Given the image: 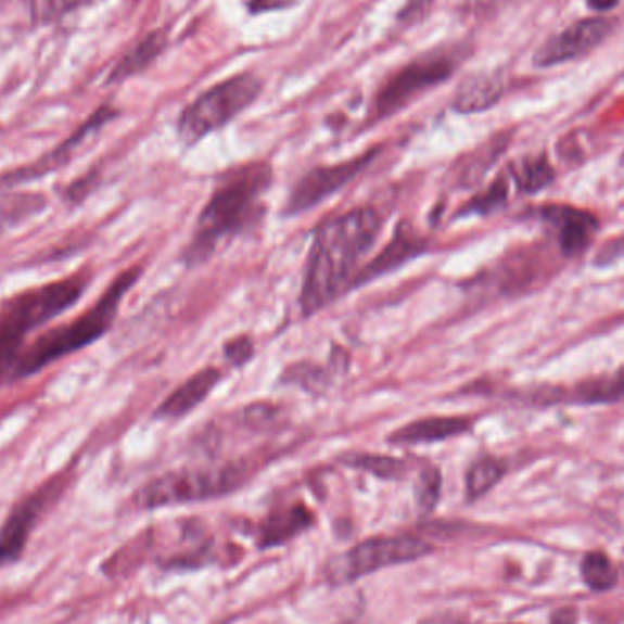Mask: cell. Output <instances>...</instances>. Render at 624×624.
<instances>
[{
  "label": "cell",
  "instance_id": "obj_1",
  "mask_svg": "<svg viewBox=\"0 0 624 624\" xmlns=\"http://www.w3.org/2000/svg\"><path fill=\"white\" fill-rule=\"evenodd\" d=\"M382 229V218L372 208H355L321 225L310 246L302 286V310L316 315L353 286L356 267Z\"/></svg>",
  "mask_w": 624,
  "mask_h": 624
},
{
  "label": "cell",
  "instance_id": "obj_2",
  "mask_svg": "<svg viewBox=\"0 0 624 624\" xmlns=\"http://www.w3.org/2000/svg\"><path fill=\"white\" fill-rule=\"evenodd\" d=\"M141 276V269L133 267L117 276L106 293L92 305L85 315L77 316L64 326L44 332L35 340L34 344L24 347L13 366L12 380L28 379L35 372L42 371L53 361L61 360L64 356L74 355L77 351L92 345L101 339L114 323L120 302L125 294L136 285Z\"/></svg>",
  "mask_w": 624,
  "mask_h": 624
},
{
  "label": "cell",
  "instance_id": "obj_3",
  "mask_svg": "<svg viewBox=\"0 0 624 624\" xmlns=\"http://www.w3.org/2000/svg\"><path fill=\"white\" fill-rule=\"evenodd\" d=\"M87 286V276L75 275L29 289L8 302L0 315V382L12 380L26 336L74 307Z\"/></svg>",
  "mask_w": 624,
  "mask_h": 624
},
{
  "label": "cell",
  "instance_id": "obj_4",
  "mask_svg": "<svg viewBox=\"0 0 624 624\" xmlns=\"http://www.w3.org/2000/svg\"><path fill=\"white\" fill-rule=\"evenodd\" d=\"M269 184L270 168L267 165L243 166L225 179L201 211L194 240L184 254L187 262L200 264L213 254L225 235L240 229Z\"/></svg>",
  "mask_w": 624,
  "mask_h": 624
},
{
  "label": "cell",
  "instance_id": "obj_5",
  "mask_svg": "<svg viewBox=\"0 0 624 624\" xmlns=\"http://www.w3.org/2000/svg\"><path fill=\"white\" fill-rule=\"evenodd\" d=\"M262 90L264 80L251 72L221 80L181 112L178 119L179 141L190 147L229 125L259 98Z\"/></svg>",
  "mask_w": 624,
  "mask_h": 624
},
{
  "label": "cell",
  "instance_id": "obj_6",
  "mask_svg": "<svg viewBox=\"0 0 624 624\" xmlns=\"http://www.w3.org/2000/svg\"><path fill=\"white\" fill-rule=\"evenodd\" d=\"M246 468L240 462L173 471L139 489L136 502L144 510L189 505L224 497L245 482Z\"/></svg>",
  "mask_w": 624,
  "mask_h": 624
},
{
  "label": "cell",
  "instance_id": "obj_7",
  "mask_svg": "<svg viewBox=\"0 0 624 624\" xmlns=\"http://www.w3.org/2000/svg\"><path fill=\"white\" fill-rule=\"evenodd\" d=\"M431 546L417 537H377L332 557L327 564V577L332 585H347L353 581L430 556Z\"/></svg>",
  "mask_w": 624,
  "mask_h": 624
},
{
  "label": "cell",
  "instance_id": "obj_8",
  "mask_svg": "<svg viewBox=\"0 0 624 624\" xmlns=\"http://www.w3.org/2000/svg\"><path fill=\"white\" fill-rule=\"evenodd\" d=\"M457 68V59L451 53L431 52L398 69L385 80L374 98L372 114L377 119L395 115L398 110L406 109L422 93L438 87L451 77Z\"/></svg>",
  "mask_w": 624,
  "mask_h": 624
},
{
  "label": "cell",
  "instance_id": "obj_9",
  "mask_svg": "<svg viewBox=\"0 0 624 624\" xmlns=\"http://www.w3.org/2000/svg\"><path fill=\"white\" fill-rule=\"evenodd\" d=\"M379 150H367L366 154L344 161L339 165L318 166V168L309 170L291 190L289 200H286L285 214L294 216V214L307 213L313 206L320 205L321 201L336 194L339 190L344 189L345 184H349L361 170H366L369 163H372L374 157L379 155Z\"/></svg>",
  "mask_w": 624,
  "mask_h": 624
},
{
  "label": "cell",
  "instance_id": "obj_10",
  "mask_svg": "<svg viewBox=\"0 0 624 624\" xmlns=\"http://www.w3.org/2000/svg\"><path fill=\"white\" fill-rule=\"evenodd\" d=\"M63 492V479H53L13 508L0 527V568L17 561L18 557L23 556L29 533L34 532L42 511L47 510L53 500H58Z\"/></svg>",
  "mask_w": 624,
  "mask_h": 624
},
{
  "label": "cell",
  "instance_id": "obj_11",
  "mask_svg": "<svg viewBox=\"0 0 624 624\" xmlns=\"http://www.w3.org/2000/svg\"><path fill=\"white\" fill-rule=\"evenodd\" d=\"M115 117H117V110L112 109V106H101V109L95 110L85 125H80L66 141L59 144L58 149H53L50 154L40 157L39 161H35L29 166H24V168L2 176L0 189H10L15 184L35 181V179L48 176V174L55 173L59 168L68 165L72 157L77 154V150L82 144H87L93 136H98L101 128L106 127L110 120L115 119Z\"/></svg>",
  "mask_w": 624,
  "mask_h": 624
},
{
  "label": "cell",
  "instance_id": "obj_12",
  "mask_svg": "<svg viewBox=\"0 0 624 624\" xmlns=\"http://www.w3.org/2000/svg\"><path fill=\"white\" fill-rule=\"evenodd\" d=\"M610 31L612 23L608 18L590 17L570 24L538 48L535 64L540 68H550L588 55L607 39Z\"/></svg>",
  "mask_w": 624,
  "mask_h": 624
},
{
  "label": "cell",
  "instance_id": "obj_13",
  "mask_svg": "<svg viewBox=\"0 0 624 624\" xmlns=\"http://www.w3.org/2000/svg\"><path fill=\"white\" fill-rule=\"evenodd\" d=\"M537 216L557 230L561 253L568 258L585 253L590 246L591 235L599 229L596 216L575 206H538Z\"/></svg>",
  "mask_w": 624,
  "mask_h": 624
},
{
  "label": "cell",
  "instance_id": "obj_14",
  "mask_svg": "<svg viewBox=\"0 0 624 624\" xmlns=\"http://www.w3.org/2000/svg\"><path fill=\"white\" fill-rule=\"evenodd\" d=\"M221 380V371L216 367H206L203 371L195 372L194 377L184 380L178 390H174L166 396L165 402L157 407V419L176 420L183 419L195 407L201 406L206 396L213 393L214 387Z\"/></svg>",
  "mask_w": 624,
  "mask_h": 624
},
{
  "label": "cell",
  "instance_id": "obj_15",
  "mask_svg": "<svg viewBox=\"0 0 624 624\" xmlns=\"http://www.w3.org/2000/svg\"><path fill=\"white\" fill-rule=\"evenodd\" d=\"M505 95V77L500 72H476L460 82L453 109L459 114L486 112Z\"/></svg>",
  "mask_w": 624,
  "mask_h": 624
},
{
  "label": "cell",
  "instance_id": "obj_16",
  "mask_svg": "<svg viewBox=\"0 0 624 624\" xmlns=\"http://www.w3.org/2000/svg\"><path fill=\"white\" fill-rule=\"evenodd\" d=\"M471 425L473 422L466 417H425L402 425L390 436V441L393 444H411V446L433 444L464 435L471 430Z\"/></svg>",
  "mask_w": 624,
  "mask_h": 624
},
{
  "label": "cell",
  "instance_id": "obj_17",
  "mask_svg": "<svg viewBox=\"0 0 624 624\" xmlns=\"http://www.w3.org/2000/svg\"><path fill=\"white\" fill-rule=\"evenodd\" d=\"M422 251H425L424 240H420L415 234H409L406 229L398 230L384 251L372 259L371 264L367 265L360 275L356 276L353 286L367 283V281L374 280V278L390 272V270L395 269L398 265L406 264L407 259H411L412 256H417Z\"/></svg>",
  "mask_w": 624,
  "mask_h": 624
},
{
  "label": "cell",
  "instance_id": "obj_18",
  "mask_svg": "<svg viewBox=\"0 0 624 624\" xmlns=\"http://www.w3.org/2000/svg\"><path fill=\"white\" fill-rule=\"evenodd\" d=\"M166 44H168V35H166L165 29H155L152 34L143 37L136 47L130 48L123 55L119 63L115 64V68L112 69L109 77L110 85L123 82L133 75L143 74L144 69L149 68L150 64L154 63L155 59L165 52Z\"/></svg>",
  "mask_w": 624,
  "mask_h": 624
},
{
  "label": "cell",
  "instance_id": "obj_19",
  "mask_svg": "<svg viewBox=\"0 0 624 624\" xmlns=\"http://www.w3.org/2000/svg\"><path fill=\"white\" fill-rule=\"evenodd\" d=\"M313 524V513L305 506L278 511L259 526V546L272 548L305 532Z\"/></svg>",
  "mask_w": 624,
  "mask_h": 624
},
{
  "label": "cell",
  "instance_id": "obj_20",
  "mask_svg": "<svg viewBox=\"0 0 624 624\" xmlns=\"http://www.w3.org/2000/svg\"><path fill=\"white\" fill-rule=\"evenodd\" d=\"M624 398V367L610 374L585 380L572 391V400L578 404H610Z\"/></svg>",
  "mask_w": 624,
  "mask_h": 624
},
{
  "label": "cell",
  "instance_id": "obj_21",
  "mask_svg": "<svg viewBox=\"0 0 624 624\" xmlns=\"http://www.w3.org/2000/svg\"><path fill=\"white\" fill-rule=\"evenodd\" d=\"M510 178L515 181L517 187L522 192L535 194L553 181L556 173H553V166L548 163L545 155H538V157H526V160L511 165Z\"/></svg>",
  "mask_w": 624,
  "mask_h": 624
},
{
  "label": "cell",
  "instance_id": "obj_22",
  "mask_svg": "<svg viewBox=\"0 0 624 624\" xmlns=\"http://www.w3.org/2000/svg\"><path fill=\"white\" fill-rule=\"evenodd\" d=\"M47 206L44 194L0 195V234L39 214Z\"/></svg>",
  "mask_w": 624,
  "mask_h": 624
},
{
  "label": "cell",
  "instance_id": "obj_23",
  "mask_svg": "<svg viewBox=\"0 0 624 624\" xmlns=\"http://www.w3.org/2000/svg\"><path fill=\"white\" fill-rule=\"evenodd\" d=\"M505 464L500 460L492 459V457L476 460L466 475L468 498L476 500V498L484 497L487 492H492L493 487L497 486L500 479L505 476Z\"/></svg>",
  "mask_w": 624,
  "mask_h": 624
},
{
  "label": "cell",
  "instance_id": "obj_24",
  "mask_svg": "<svg viewBox=\"0 0 624 624\" xmlns=\"http://www.w3.org/2000/svg\"><path fill=\"white\" fill-rule=\"evenodd\" d=\"M342 462L351 466V468H358V470L372 473V475L380 476V479H400L407 470V464L404 460L384 457V455H364V453H356V455L344 457Z\"/></svg>",
  "mask_w": 624,
  "mask_h": 624
},
{
  "label": "cell",
  "instance_id": "obj_25",
  "mask_svg": "<svg viewBox=\"0 0 624 624\" xmlns=\"http://www.w3.org/2000/svg\"><path fill=\"white\" fill-rule=\"evenodd\" d=\"M583 577L591 590L607 591L617 583V568L601 551H591L583 561Z\"/></svg>",
  "mask_w": 624,
  "mask_h": 624
},
{
  "label": "cell",
  "instance_id": "obj_26",
  "mask_svg": "<svg viewBox=\"0 0 624 624\" xmlns=\"http://www.w3.org/2000/svg\"><path fill=\"white\" fill-rule=\"evenodd\" d=\"M93 2L98 0H31V18L34 23H53L80 8L90 7Z\"/></svg>",
  "mask_w": 624,
  "mask_h": 624
},
{
  "label": "cell",
  "instance_id": "obj_27",
  "mask_svg": "<svg viewBox=\"0 0 624 624\" xmlns=\"http://www.w3.org/2000/svg\"><path fill=\"white\" fill-rule=\"evenodd\" d=\"M442 493V475L441 471L430 466L420 473L417 486H415V495H417V505L420 511L430 513L435 510V506L441 500Z\"/></svg>",
  "mask_w": 624,
  "mask_h": 624
},
{
  "label": "cell",
  "instance_id": "obj_28",
  "mask_svg": "<svg viewBox=\"0 0 624 624\" xmlns=\"http://www.w3.org/2000/svg\"><path fill=\"white\" fill-rule=\"evenodd\" d=\"M508 189H510V181L506 179V176H500L486 192L476 195L470 205H466L464 213L487 214L497 211L498 206L505 205L508 200Z\"/></svg>",
  "mask_w": 624,
  "mask_h": 624
},
{
  "label": "cell",
  "instance_id": "obj_29",
  "mask_svg": "<svg viewBox=\"0 0 624 624\" xmlns=\"http://www.w3.org/2000/svg\"><path fill=\"white\" fill-rule=\"evenodd\" d=\"M285 382L298 384L310 393L323 390L327 384L326 369L315 366V364H296V366L286 369Z\"/></svg>",
  "mask_w": 624,
  "mask_h": 624
},
{
  "label": "cell",
  "instance_id": "obj_30",
  "mask_svg": "<svg viewBox=\"0 0 624 624\" xmlns=\"http://www.w3.org/2000/svg\"><path fill=\"white\" fill-rule=\"evenodd\" d=\"M224 353L225 358L232 366H245L246 361L251 360L254 355L253 340L249 339V336L230 340L229 344L225 345Z\"/></svg>",
  "mask_w": 624,
  "mask_h": 624
},
{
  "label": "cell",
  "instance_id": "obj_31",
  "mask_svg": "<svg viewBox=\"0 0 624 624\" xmlns=\"http://www.w3.org/2000/svg\"><path fill=\"white\" fill-rule=\"evenodd\" d=\"M98 183V178L95 174H88L85 178L77 179L74 184H69L68 190L64 198L69 201V203H80V201L88 198V194L92 192L93 187Z\"/></svg>",
  "mask_w": 624,
  "mask_h": 624
},
{
  "label": "cell",
  "instance_id": "obj_32",
  "mask_svg": "<svg viewBox=\"0 0 624 624\" xmlns=\"http://www.w3.org/2000/svg\"><path fill=\"white\" fill-rule=\"evenodd\" d=\"M300 0H251L249 2V12L264 13L272 12V10H285V8L298 4Z\"/></svg>",
  "mask_w": 624,
  "mask_h": 624
},
{
  "label": "cell",
  "instance_id": "obj_33",
  "mask_svg": "<svg viewBox=\"0 0 624 624\" xmlns=\"http://www.w3.org/2000/svg\"><path fill=\"white\" fill-rule=\"evenodd\" d=\"M624 254V238L623 240H613L607 245L602 246L601 253H599V258L596 259V264L601 265H610L612 262L619 258V256H623Z\"/></svg>",
  "mask_w": 624,
  "mask_h": 624
},
{
  "label": "cell",
  "instance_id": "obj_34",
  "mask_svg": "<svg viewBox=\"0 0 624 624\" xmlns=\"http://www.w3.org/2000/svg\"><path fill=\"white\" fill-rule=\"evenodd\" d=\"M275 419V409L270 406H253L245 412V420L251 425H258L262 422H270Z\"/></svg>",
  "mask_w": 624,
  "mask_h": 624
},
{
  "label": "cell",
  "instance_id": "obj_35",
  "mask_svg": "<svg viewBox=\"0 0 624 624\" xmlns=\"http://www.w3.org/2000/svg\"><path fill=\"white\" fill-rule=\"evenodd\" d=\"M433 2H435V0H409L407 7L402 10V21H412V18L419 17Z\"/></svg>",
  "mask_w": 624,
  "mask_h": 624
},
{
  "label": "cell",
  "instance_id": "obj_36",
  "mask_svg": "<svg viewBox=\"0 0 624 624\" xmlns=\"http://www.w3.org/2000/svg\"><path fill=\"white\" fill-rule=\"evenodd\" d=\"M577 623V612L573 608H562L551 615V624H575Z\"/></svg>",
  "mask_w": 624,
  "mask_h": 624
},
{
  "label": "cell",
  "instance_id": "obj_37",
  "mask_svg": "<svg viewBox=\"0 0 624 624\" xmlns=\"http://www.w3.org/2000/svg\"><path fill=\"white\" fill-rule=\"evenodd\" d=\"M586 4L594 12L602 13L610 12L613 8L617 7L619 0H586Z\"/></svg>",
  "mask_w": 624,
  "mask_h": 624
},
{
  "label": "cell",
  "instance_id": "obj_38",
  "mask_svg": "<svg viewBox=\"0 0 624 624\" xmlns=\"http://www.w3.org/2000/svg\"><path fill=\"white\" fill-rule=\"evenodd\" d=\"M446 624H466V623H446Z\"/></svg>",
  "mask_w": 624,
  "mask_h": 624
},
{
  "label": "cell",
  "instance_id": "obj_39",
  "mask_svg": "<svg viewBox=\"0 0 624 624\" xmlns=\"http://www.w3.org/2000/svg\"><path fill=\"white\" fill-rule=\"evenodd\" d=\"M623 161H624V155H623Z\"/></svg>",
  "mask_w": 624,
  "mask_h": 624
}]
</instances>
